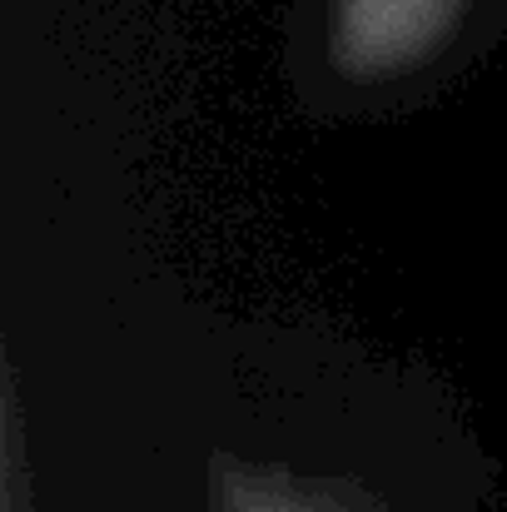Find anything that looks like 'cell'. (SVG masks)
<instances>
[{
  "label": "cell",
  "instance_id": "obj_2",
  "mask_svg": "<svg viewBox=\"0 0 507 512\" xmlns=\"http://www.w3.org/2000/svg\"><path fill=\"white\" fill-rule=\"evenodd\" d=\"M214 512H368L353 488L324 478H299L289 468H264L219 453L209 468Z\"/></svg>",
  "mask_w": 507,
  "mask_h": 512
},
{
  "label": "cell",
  "instance_id": "obj_1",
  "mask_svg": "<svg viewBox=\"0 0 507 512\" xmlns=\"http://www.w3.org/2000/svg\"><path fill=\"white\" fill-rule=\"evenodd\" d=\"M453 10L458 0H334L329 60L353 85L408 75L443 45Z\"/></svg>",
  "mask_w": 507,
  "mask_h": 512
}]
</instances>
